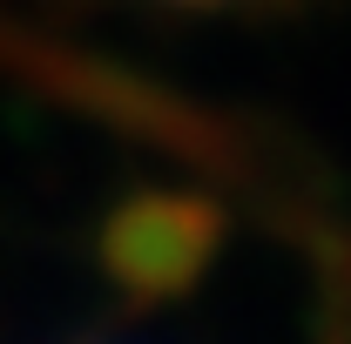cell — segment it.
I'll return each mask as SVG.
<instances>
[{
  "instance_id": "obj_1",
  "label": "cell",
  "mask_w": 351,
  "mask_h": 344,
  "mask_svg": "<svg viewBox=\"0 0 351 344\" xmlns=\"http://www.w3.org/2000/svg\"><path fill=\"white\" fill-rule=\"evenodd\" d=\"M142 7H176V14H217V7H263V0H142Z\"/></svg>"
}]
</instances>
